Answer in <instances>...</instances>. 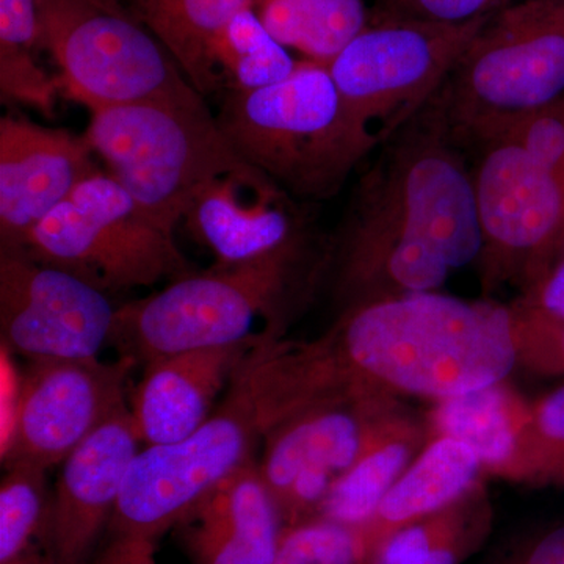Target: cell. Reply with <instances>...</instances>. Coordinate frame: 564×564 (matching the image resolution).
I'll return each instance as SVG.
<instances>
[{"label": "cell", "mask_w": 564, "mask_h": 564, "mask_svg": "<svg viewBox=\"0 0 564 564\" xmlns=\"http://www.w3.org/2000/svg\"><path fill=\"white\" fill-rule=\"evenodd\" d=\"M378 150L328 251L344 311L377 300L400 252L432 248L454 270L480 258L473 166L432 101Z\"/></svg>", "instance_id": "1"}, {"label": "cell", "mask_w": 564, "mask_h": 564, "mask_svg": "<svg viewBox=\"0 0 564 564\" xmlns=\"http://www.w3.org/2000/svg\"><path fill=\"white\" fill-rule=\"evenodd\" d=\"M344 392L440 400L499 384L519 361L511 307L411 293L345 310L321 337Z\"/></svg>", "instance_id": "2"}, {"label": "cell", "mask_w": 564, "mask_h": 564, "mask_svg": "<svg viewBox=\"0 0 564 564\" xmlns=\"http://www.w3.org/2000/svg\"><path fill=\"white\" fill-rule=\"evenodd\" d=\"M302 406V384L288 348L280 339L265 340L196 432L139 452L107 534L158 541L176 529L207 494L254 462L265 434Z\"/></svg>", "instance_id": "3"}, {"label": "cell", "mask_w": 564, "mask_h": 564, "mask_svg": "<svg viewBox=\"0 0 564 564\" xmlns=\"http://www.w3.org/2000/svg\"><path fill=\"white\" fill-rule=\"evenodd\" d=\"M325 265L326 256L321 258L303 229L251 261L187 274L118 307L110 344L147 366L177 352L242 343L263 332L252 333L259 318L282 333Z\"/></svg>", "instance_id": "4"}, {"label": "cell", "mask_w": 564, "mask_h": 564, "mask_svg": "<svg viewBox=\"0 0 564 564\" xmlns=\"http://www.w3.org/2000/svg\"><path fill=\"white\" fill-rule=\"evenodd\" d=\"M90 111L84 137L91 151L169 231H176L217 181L236 177L256 187H278L237 154L202 93Z\"/></svg>", "instance_id": "5"}, {"label": "cell", "mask_w": 564, "mask_h": 564, "mask_svg": "<svg viewBox=\"0 0 564 564\" xmlns=\"http://www.w3.org/2000/svg\"><path fill=\"white\" fill-rule=\"evenodd\" d=\"M237 154L288 195L326 199L370 155L345 120L328 65L303 62L288 79L226 90L217 117Z\"/></svg>", "instance_id": "6"}, {"label": "cell", "mask_w": 564, "mask_h": 564, "mask_svg": "<svg viewBox=\"0 0 564 564\" xmlns=\"http://www.w3.org/2000/svg\"><path fill=\"white\" fill-rule=\"evenodd\" d=\"M562 95L564 0H516L489 17L432 104L466 151Z\"/></svg>", "instance_id": "7"}, {"label": "cell", "mask_w": 564, "mask_h": 564, "mask_svg": "<svg viewBox=\"0 0 564 564\" xmlns=\"http://www.w3.org/2000/svg\"><path fill=\"white\" fill-rule=\"evenodd\" d=\"M489 17L378 20L329 63L345 120L370 152L429 106Z\"/></svg>", "instance_id": "8"}, {"label": "cell", "mask_w": 564, "mask_h": 564, "mask_svg": "<svg viewBox=\"0 0 564 564\" xmlns=\"http://www.w3.org/2000/svg\"><path fill=\"white\" fill-rule=\"evenodd\" d=\"M22 247L102 292L147 288L196 272L177 247L174 232L102 172L80 182Z\"/></svg>", "instance_id": "9"}, {"label": "cell", "mask_w": 564, "mask_h": 564, "mask_svg": "<svg viewBox=\"0 0 564 564\" xmlns=\"http://www.w3.org/2000/svg\"><path fill=\"white\" fill-rule=\"evenodd\" d=\"M40 47L88 109L198 95L170 51L110 0H36ZM203 95V93H202Z\"/></svg>", "instance_id": "10"}, {"label": "cell", "mask_w": 564, "mask_h": 564, "mask_svg": "<svg viewBox=\"0 0 564 564\" xmlns=\"http://www.w3.org/2000/svg\"><path fill=\"white\" fill-rule=\"evenodd\" d=\"M473 169L486 285L522 278L530 285L555 263L564 234V182L514 141L494 139Z\"/></svg>", "instance_id": "11"}, {"label": "cell", "mask_w": 564, "mask_h": 564, "mask_svg": "<svg viewBox=\"0 0 564 564\" xmlns=\"http://www.w3.org/2000/svg\"><path fill=\"white\" fill-rule=\"evenodd\" d=\"M115 318L101 289L24 247H0V333L10 352L29 361L98 358Z\"/></svg>", "instance_id": "12"}, {"label": "cell", "mask_w": 564, "mask_h": 564, "mask_svg": "<svg viewBox=\"0 0 564 564\" xmlns=\"http://www.w3.org/2000/svg\"><path fill=\"white\" fill-rule=\"evenodd\" d=\"M135 362L36 359L22 375L13 419L2 436V463L62 464L126 406V381Z\"/></svg>", "instance_id": "13"}, {"label": "cell", "mask_w": 564, "mask_h": 564, "mask_svg": "<svg viewBox=\"0 0 564 564\" xmlns=\"http://www.w3.org/2000/svg\"><path fill=\"white\" fill-rule=\"evenodd\" d=\"M140 444L126 406L62 463L41 543L52 563L90 564L95 558Z\"/></svg>", "instance_id": "14"}, {"label": "cell", "mask_w": 564, "mask_h": 564, "mask_svg": "<svg viewBox=\"0 0 564 564\" xmlns=\"http://www.w3.org/2000/svg\"><path fill=\"white\" fill-rule=\"evenodd\" d=\"M93 155L84 135L21 117H2L0 247H22L80 182L101 172Z\"/></svg>", "instance_id": "15"}, {"label": "cell", "mask_w": 564, "mask_h": 564, "mask_svg": "<svg viewBox=\"0 0 564 564\" xmlns=\"http://www.w3.org/2000/svg\"><path fill=\"white\" fill-rule=\"evenodd\" d=\"M282 333L263 329L242 343L155 359L135 386L131 414L141 444L177 443L199 429L217 408L243 364L265 340Z\"/></svg>", "instance_id": "16"}, {"label": "cell", "mask_w": 564, "mask_h": 564, "mask_svg": "<svg viewBox=\"0 0 564 564\" xmlns=\"http://www.w3.org/2000/svg\"><path fill=\"white\" fill-rule=\"evenodd\" d=\"M378 402L333 393L273 426L258 466L276 503L306 470H325L339 480L384 429Z\"/></svg>", "instance_id": "17"}, {"label": "cell", "mask_w": 564, "mask_h": 564, "mask_svg": "<svg viewBox=\"0 0 564 564\" xmlns=\"http://www.w3.org/2000/svg\"><path fill=\"white\" fill-rule=\"evenodd\" d=\"M284 529L254 459L207 494L174 530L192 564H270Z\"/></svg>", "instance_id": "18"}, {"label": "cell", "mask_w": 564, "mask_h": 564, "mask_svg": "<svg viewBox=\"0 0 564 564\" xmlns=\"http://www.w3.org/2000/svg\"><path fill=\"white\" fill-rule=\"evenodd\" d=\"M184 221L193 239L214 252L215 265L251 261L306 229L282 188L256 187L236 177L212 184Z\"/></svg>", "instance_id": "19"}, {"label": "cell", "mask_w": 564, "mask_h": 564, "mask_svg": "<svg viewBox=\"0 0 564 564\" xmlns=\"http://www.w3.org/2000/svg\"><path fill=\"white\" fill-rule=\"evenodd\" d=\"M481 469L480 458L466 444L445 436L433 440L393 485L372 521L358 530L362 560L395 530L437 513L473 491Z\"/></svg>", "instance_id": "20"}, {"label": "cell", "mask_w": 564, "mask_h": 564, "mask_svg": "<svg viewBox=\"0 0 564 564\" xmlns=\"http://www.w3.org/2000/svg\"><path fill=\"white\" fill-rule=\"evenodd\" d=\"M530 410L502 383L440 400L432 414L434 436L473 448L486 469L519 477Z\"/></svg>", "instance_id": "21"}, {"label": "cell", "mask_w": 564, "mask_h": 564, "mask_svg": "<svg viewBox=\"0 0 564 564\" xmlns=\"http://www.w3.org/2000/svg\"><path fill=\"white\" fill-rule=\"evenodd\" d=\"M254 0H131L132 17L154 33L204 96L223 87L214 47L226 25Z\"/></svg>", "instance_id": "22"}, {"label": "cell", "mask_w": 564, "mask_h": 564, "mask_svg": "<svg viewBox=\"0 0 564 564\" xmlns=\"http://www.w3.org/2000/svg\"><path fill=\"white\" fill-rule=\"evenodd\" d=\"M491 505L480 485L451 507L395 530L361 564H462L491 530Z\"/></svg>", "instance_id": "23"}, {"label": "cell", "mask_w": 564, "mask_h": 564, "mask_svg": "<svg viewBox=\"0 0 564 564\" xmlns=\"http://www.w3.org/2000/svg\"><path fill=\"white\" fill-rule=\"evenodd\" d=\"M417 441V433L406 423H386L361 458L333 485L317 518L355 530L369 524L384 497L414 462Z\"/></svg>", "instance_id": "24"}, {"label": "cell", "mask_w": 564, "mask_h": 564, "mask_svg": "<svg viewBox=\"0 0 564 564\" xmlns=\"http://www.w3.org/2000/svg\"><path fill=\"white\" fill-rule=\"evenodd\" d=\"M252 9L282 46L323 65L370 24L364 0H254Z\"/></svg>", "instance_id": "25"}, {"label": "cell", "mask_w": 564, "mask_h": 564, "mask_svg": "<svg viewBox=\"0 0 564 564\" xmlns=\"http://www.w3.org/2000/svg\"><path fill=\"white\" fill-rule=\"evenodd\" d=\"M40 47L36 0H0V93L7 101L55 117L58 82L36 62Z\"/></svg>", "instance_id": "26"}, {"label": "cell", "mask_w": 564, "mask_h": 564, "mask_svg": "<svg viewBox=\"0 0 564 564\" xmlns=\"http://www.w3.org/2000/svg\"><path fill=\"white\" fill-rule=\"evenodd\" d=\"M215 68L228 90H258L288 79L296 63L252 7L237 13L214 47Z\"/></svg>", "instance_id": "27"}, {"label": "cell", "mask_w": 564, "mask_h": 564, "mask_svg": "<svg viewBox=\"0 0 564 564\" xmlns=\"http://www.w3.org/2000/svg\"><path fill=\"white\" fill-rule=\"evenodd\" d=\"M46 470L32 463L7 464L0 484V564L43 543L52 499Z\"/></svg>", "instance_id": "28"}, {"label": "cell", "mask_w": 564, "mask_h": 564, "mask_svg": "<svg viewBox=\"0 0 564 564\" xmlns=\"http://www.w3.org/2000/svg\"><path fill=\"white\" fill-rule=\"evenodd\" d=\"M358 530L313 518L285 525L270 564H361Z\"/></svg>", "instance_id": "29"}, {"label": "cell", "mask_w": 564, "mask_h": 564, "mask_svg": "<svg viewBox=\"0 0 564 564\" xmlns=\"http://www.w3.org/2000/svg\"><path fill=\"white\" fill-rule=\"evenodd\" d=\"M560 464H564V386L530 411L519 477L560 474Z\"/></svg>", "instance_id": "30"}, {"label": "cell", "mask_w": 564, "mask_h": 564, "mask_svg": "<svg viewBox=\"0 0 564 564\" xmlns=\"http://www.w3.org/2000/svg\"><path fill=\"white\" fill-rule=\"evenodd\" d=\"M502 137L524 148L534 161L564 182V95L527 115Z\"/></svg>", "instance_id": "31"}, {"label": "cell", "mask_w": 564, "mask_h": 564, "mask_svg": "<svg viewBox=\"0 0 564 564\" xmlns=\"http://www.w3.org/2000/svg\"><path fill=\"white\" fill-rule=\"evenodd\" d=\"M516 0H381L378 20L462 22L478 20L505 9Z\"/></svg>", "instance_id": "32"}, {"label": "cell", "mask_w": 564, "mask_h": 564, "mask_svg": "<svg viewBox=\"0 0 564 564\" xmlns=\"http://www.w3.org/2000/svg\"><path fill=\"white\" fill-rule=\"evenodd\" d=\"M516 304L545 317L564 321V261L556 262L540 280L533 282L524 299Z\"/></svg>", "instance_id": "33"}, {"label": "cell", "mask_w": 564, "mask_h": 564, "mask_svg": "<svg viewBox=\"0 0 564 564\" xmlns=\"http://www.w3.org/2000/svg\"><path fill=\"white\" fill-rule=\"evenodd\" d=\"M155 543L139 534H115L96 552L90 564H158Z\"/></svg>", "instance_id": "34"}, {"label": "cell", "mask_w": 564, "mask_h": 564, "mask_svg": "<svg viewBox=\"0 0 564 564\" xmlns=\"http://www.w3.org/2000/svg\"><path fill=\"white\" fill-rule=\"evenodd\" d=\"M503 564H564V525L541 534Z\"/></svg>", "instance_id": "35"}, {"label": "cell", "mask_w": 564, "mask_h": 564, "mask_svg": "<svg viewBox=\"0 0 564 564\" xmlns=\"http://www.w3.org/2000/svg\"><path fill=\"white\" fill-rule=\"evenodd\" d=\"M9 564H54L52 563L51 556L44 551L43 545L36 544L32 549H29L24 555L20 558L14 560Z\"/></svg>", "instance_id": "36"}, {"label": "cell", "mask_w": 564, "mask_h": 564, "mask_svg": "<svg viewBox=\"0 0 564 564\" xmlns=\"http://www.w3.org/2000/svg\"><path fill=\"white\" fill-rule=\"evenodd\" d=\"M562 261H564V234H563L562 243H560L558 252H556L555 263L562 262ZM555 263H554V265H555Z\"/></svg>", "instance_id": "37"}, {"label": "cell", "mask_w": 564, "mask_h": 564, "mask_svg": "<svg viewBox=\"0 0 564 564\" xmlns=\"http://www.w3.org/2000/svg\"><path fill=\"white\" fill-rule=\"evenodd\" d=\"M110 2H115V3H117V0H110Z\"/></svg>", "instance_id": "38"}]
</instances>
